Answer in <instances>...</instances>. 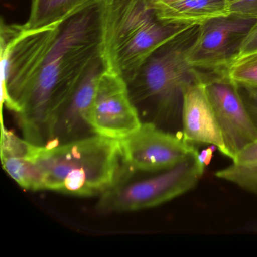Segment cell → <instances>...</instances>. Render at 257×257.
<instances>
[{
	"label": "cell",
	"mask_w": 257,
	"mask_h": 257,
	"mask_svg": "<svg viewBox=\"0 0 257 257\" xmlns=\"http://www.w3.org/2000/svg\"><path fill=\"white\" fill-rule=\"evenodd\" d=\"M1 160L6 172L24 189L43 190L41 174L33 156L34 146L3 125Z\"/></svg>",
	"instance_id": "13"
},
{
	"label": "cell",
	"mask_w": 257,
	"mask_h": 257,
	"mask_svg": "<svg viewBox=\"0 0 257 257\" xmlns=\"http://www.w3.org/2000/svg\"><path fill=\"white\" fill-rule=\"evenodd\" d=\"M214 146L213 147H208L206 150H202L201 153H198V158L199 160L200 163L206 168L207 165L210 164L211 161L212 157L213 156V151H214Z\"/></svg>",
	"instance_id": "21"
},
{
	"label": "cell",
	"mask_w": 257,
	"mask_h": 257,
	"mask_svg": "<svg viewBox=\"0 0 257 257\" xmlns=\"http://www.w3.org/2000/svg\"><path fill=\"white\" fill-rule=\"evenodd\" d=\"M102 1V0H101ZM101 1L61 24V31L17 114L24 138L46 146L54 125L91 67L102 58Z\"/></svg>",
	"instance_id": "1"
},
{
	"label": "cell",
	"mask_w": 257,
	"mask_h": 257,
	"mask_svg": "<svg viewBox=\"0 0 257 257\" xmlns=\"http://www.w3.org/2000/svg\"><path fill=\"white\" fill-rule=\"evenodd\" d=\"M227 2L230 16L257 19V0H227Z\"/></svg>",
	"instance_id": "18"
},
{
	"label": "cell",
	"mask_w": 257,
	"mask_h": 257,
	"mask_svg": "<svg viewBox=\"0 0 257 257\" xmlns=\"http://www.w3.org/2000/svg\"><path fill=\"white\" fill-rule=\"evenodd\" d=\"M257 51V21L254 24L252 28H251L247 36L245 38L243 44H242L241 49H240V55L238 57L242 55H247V54L252 53V52Z\"/></svg>",
	"instance_id": "20"
},
{
	"label": "cell",
	"mask_w": 257,
	"mask_h": 257,
	"mask_svg": "<svg viewBox=\"0 0 257 257\" xmlns=\"http://www.w3.org/2000/svg\"><path fill=\"white\" fill-rule=\"evenodd\" d=\"M197 151L170 169L137 181L126 180L101 195L97 210L121 213L152 208L193 189L204 174Z\"/></svg>",
	"instance_id": "6"
},
{
	"label": "cell",
	"mask_w": 257,
	"mask_h": 257,
	"mask_svg": "<svg viewBox=\"0 0 257 257\" xmlns=\"http://www.w3.org/2000/svg\"><path fill=\"white\" fill-rule=\"evenodd\" d=\"M256 21L229 15L204 22L188 52V62L204 73L225 71L238 58L242 44Z\"/></svg>",
	"instance_id": "8"
},
{
	"label": "cell",
	"mask_w": 257,
	"mask_h": 257,
	"mask_svg": "<svg viewBox=\"0 0 257 257\" xmlns=\"http://www.w3.org/2000/svg\"><path fill=\"white\" fill-rule=\"evenodd\" d=\"M238 90L243 103L257 128V88L238 86Z\"/></svg>",
	"instance_id": "19"
},
{
	"label": "cell",
	"mask_w": 257,
	"mask_h": 257,
	"mask_svg": "<svg viewBox=\"0 0 257 257\" xmlns=\"http://www.w3.org/2000/svg\"><path fill=\"white\" fill-rule=\"evenodd\" d=\"M181 127L182 137L188 144L214 146L227 156L222 133L199 71L183 92Z\"/></svg>",
	"instance_id": "11"
},
{
	"label": "cell",
	"mask_w": 257,
	"mask_h": 257,
	"mask_svg": "<svg viewBox=\"0 0 257 257\" xmlns=\"http://www.w3.org/2000/svg\"><path fill=\"white\" fill-rule=\"evenodd\" d=\"M215 177L257 195V139L232 159V163L215 172Z\"/></svg>",
	"instance_id": "16"
},
{
	"label": "cell",
	"mask_w": 257,
	"mask_h": 257,
	"mask_svg": "<svg viewBox=\"0 0 257 257\" xmlns=\"http://www.w3.org/2000/svg\"><path fill=\"white\" fill-rule=\"evenodd\" d=\"M119 141L124 163L132 174L170 169L198 151L182 135L163 130L148 121H143L138 131Z\"/></svg>",
	"instance_id": "9"
},
{
	"label": "cell",
	"mask_w": 257,
	"mask_h": 257,
	"mask_svg": "<svg viewBox=\"0 0 257 257\" xmlns=\"http://www.w3.org/2000/svg\"><path fill=\"white\" fill-rule=\"evenodd\" d=\"M86 121L94 135L118 141L141 127L143 123L141 115L122 76L106 69L102 72Z\"/></svg>",
	"instance_id": "7"
},
{
	"label": "cell",
	"mask_w": 257,
	"mask_h": 257,
	"mask_svg": "<svg viewBox=\"0 0 257 257\" xmlns=\"http://www.w3.org/2000/svg\"><path fill=\"white\" fill-rule=\"evenodd\" d=\"M101 0H31L27 29L46 28L63 22Z\"/></svg>",
	"instance_id": "15"
},
{
	"label": "cell",
	"mask_w": 257,
	"mask_h": 257,
	"mask_svg": "<svg viewBox=\"0 0 257 257\" xmlns=\"http://www.w3.org/2000/svg\"><path fill=\"white\" fill-rule=\"evenodd\" d=\"M33 156L43 190L101 196L132 175L124 163L120 141L97 135L56 145H35Z\"/></svg>",
	"instance_id": "2"
},
{
	"label": "cell",
	"mask_w": 257,
	"mask_h": 257,
	"mask_svg": "<svg viewBox=\"0 0 257 257\" xmlns=\"http://www.w3.org/2000/svg\"><path fill=\"white\" fill-rule=\"evenodd\" d=\"M225 73L238 86L257 88V51L236 58Z\"/></svg>",
	"instance_id": "17"
},
{
	"label": "cell",
	"mask_w": 257,
	"mask_h": 257,
	"mask_svg": "<svg viewBox=\"0 0 257 257\" xmlns=\"http://www.w3.org/2000/svg\"><path fill=\"white\" fill-rule=\"evenodd\" d=\"M200 73L222 133L227 157L232 160L240 150L257 139L256 127L243 103L238 86L225 71Z\"/></svg>",
	"instance_id": "10"
},
{
	"label": "cell",
	"mask_w": 257,
	"mask_h": 257,
	"mask_svg": "<svg viewBox=\"0 0 257 257\" xmlns=\"http://www.w3.org/2000/svg\"><path fill=\"white\" fill-rule=\"evenodd\" d=\"M155 10L159 20L178 26L201 25L210 19L229 16L227 0H180Z\"/></svg>",
	"instance_id": "14"
},
{
	"label": "cell",
	"mask_w": 257,
	"mask_h": 257,
	"mask_svg": "<svg viewBox=\"0 0 257 257\" xmlns=\"http://www.w3.org/2000/svg\"><path fill=\"white\" fill-rule=\"evenodd\" d=\"M199 30V25L186 27L152 54L127 82L134 103L148 122L161 127L181 121L185 88L198 74L187 54Z\"/></svg>",
	"instance_id": "4"
},
{
	"label": "cell",
	"mask_w": 257,
	"mask_h": 257,
	"mask_svg": "<svg viewBox=\"0 0 257 257\" xmlns=\"http://www.w3.org/2000/svg\"><path fill=\"white\" fill-rule=\"evenodd\" d=\"M63 22L29 30L25 25L1 24L2 103L19 113L34 85Z\"/></svg>",
	"instance_id": "5"
},
{
	"label": "cell",
	"mask_w": 257,
	"mask_h": 257,
	"mask_svg": "<svg viewBox=\"0 0 257 257\" xmlns=\"http://www.w3.org/2000/svg\"><path fill=\"white\" fill-rule=\"evenodd\" d=\"M155 10L162 8V7H166L170 4H174V3L180 1V0H150Z\"/></svg>",
	"instance_id": "22"
},
{
	"label": "cell",
	"mask_w": 257,
	"mask_h": 257,
	"mask_svg": "<svg viewBox=\"0 0 257 257\" xmlns=\"http://www.w3.org/2000/svg\"><path fill=\"white\" fill-rule=\"evenodd\" d=\"M106 69L103 59L99 60L87 73L71 98L60 114L54 125L47 146L56 145L80 138L84 129L89 128L86 115L91 106L99 76Z\"/></svg>",
	"instance_id": "12"
},
{
	"label": "cell",
	"mask_w": 257,
	"mask_h": 257,
	"mask_svg": "<svg viewBox=\"0 0 257 257\" xmlns=\"http://www.w3.org/2000/svg\"><path fill=\"white\" fill-rule=\"evenodd\" d=\"M102 58L129 82L161 46L187 26L158 19L150 0H102Z\"/></svg>",
	"instance_id": "3"
}]
</instances>
